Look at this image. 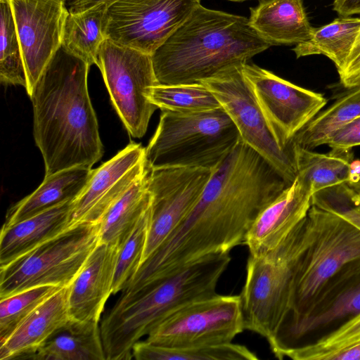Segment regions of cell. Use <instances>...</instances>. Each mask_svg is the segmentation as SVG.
<instances>
[{"mask_svg":"<svg viewBox=\"0 0 360 360\" xmlns=\"http://www.w3.org/2000/svg\"><path fill=\"white\" fill-rule=\"evenodd\" d=\"M89 68L60 47L29 95L44 176L77 166L91 167L103 155L88 91Z\"/></svg>","mask_w":360,"mask_h":360,"instance_id":"obj_2","label":"cell"},{"mask_svg":"<svg viewBox=\"0 0 360 360\" xmlns=\"http://www.w3.org/2000/svg\"><path fill=\"white\" fill-rule=\"evenodd\" d=\"M289 185L240 139L213 170L195 206L141 264V274L148 281L160 280L243 244L259 214Z\"/></svg>","mask_w":360,"mask_h":360,"instance_id":"obj_1","label":"cell"},{"mask_svg":"<svg viewBox=\"0 0 360 360\" xmlns=\"http://www.w3.org/2000/svg\"><path fill=\"white\" fill-rule=\"evenodd\" d=\"M271 46L249 18L200 4L151 58L158 84H200Z\"/></svg>","mask_w":360,"mask_h":360,"instance_id":"obj_3","label":"cell"},{"mask_svg":"<svg viewBox=\"0 0 360 360\" xmlns=\"http://www.w3.org/2000/svg\"><path fill=\"white\" fill-rule=\"evenodd\" d=\"M328 360H360V342L333 353Z\"/></svg>","mask_w":360,"mask_h":360,"instance_id":"obj_41","label":"cell"},{"mask_svg":"<svg viewBox=\"0 0 360 360\" xmlns=\"http://www.w3.org/2000/svg\"><path fill=\"white\" fill-rule=\"evenodd\" d=\"M325 145L330 148L352 149L360 146V116L335 129Z\"/></svg>","mask_w":360,"mask_h":360,"instance_id":"obj_37","label":"cell"},{"mask_svg":"<svg viewBox=\"0 0 360 360\" xmlns=\"http://www.w3.org/2000/svg\"><path fill=\"white\" fill-rule=\"evenodd\" d=\"M200 5V0H118L106 10L105 39L149 55Z\"/></svg>","mask_w":360,"mask_h":360,"instance_id":"obj_12","label":"cell"},{"mask_svg":"<svg viewBox=\"0 0 360 360\" xmlns=\"http://www.w3.org/2000/svg\"><path fill=\"white\" fill-rule=\"evenodd\" d=\"M61 288L39 285L1 298L0 340L8 337L39 305Z\"/></svg>","mask_w":360,"mask_h":360,"instance_id":"obj_35","label":"cell"},{"mask_svg":"<svg viewBox=\"0 0 360 360\" xmlns=\"http://www.w3.org/2000/svg\"><path fill=\"white\" fill-rule=\"evenodd\" d=\"M117 1L118 0H70L68 11L70 13H78L99 4H104L109 6Z\"/></svg>","mask_w":360,"mask_h":360,"instance_id":"obj_40","label":"cell"},{"mask_svg":"<svg viewBox=\"0 0 360 360\" xmlns=\"http://www.w3.org/2000/svg\"><path fill=\"white\" fill-rule=\"evenodd\" d=\"M243 72L277 143L290 149L293 138L322 110L327 99L254 64H245Z\"/></svg>","mask_w":360,"mask_h":360,"instance_id":"obj_13","label":"cell"},{"mask_svg":"<svg viewBox=\"0 0 360 360\" xmlns=\"http://www.w3.org/2000/svg\"><path fill=\"white\" fill-rule=\"evenodd\" d=\"M150 170L146 148L129 143L94 169L87 184L72 201L69 228L99 224L112 205Z\"/></svg>","mask_w":360,"mask_h":360,"instance_id":"obj_16","label":"cell"},{"mask_svg":"<svg viewBox=\"0 0 360 360\" xmlns=\"http://www.w3.org/2000/svg\"><path fill=\"white\" fill-rule=\"evenodd\" d=\"M94 169L77 166L44 176L40 186L13 206L2 228L11 226L61 203L74 200L89 181Z\"/></svg>","mask_w":360,"mask_h":360,"instance_id":"obj_22","label":"cell"},{"mask_svg":"<svg viewBox=\"0 0 360 360\" xmlns=\"http://www.w3.org/2000/svg\"><path fill=\"white\" fill-rule=\"evenodd\" d=\"M312 205L340 215L360 230V196L348 184L314 193Z\"/></svg>","mask_w":360,"mask_h":360,"instance_id":"obj_36","label":"cell"},{"mask_svg":"<svg viewBox=\"0 0 360 360\" xmlns=\"http://www.w3.org/2000/svg\"><path fill=\"white\" fill-rule=\"evenodd\" d=\"M360 313V260L333 276L323 287L307 312L280 332L275 356L290 342L299 340L314 330Z\"/></svg>","mask_w":360,"mask_h":360,"instance_id":"obj_17","label":"cell"},{"mask_svg":"<svg viewBox=\"0 0 360 360\" xmlns=\"http://www.w3.org/2000/svg\"><path fill=\"white\" fill-rule=\"evenodd\" d=\"M340 82L346 89L360 86V30L343 69L338 72Z\"/></svg>","mask_w":360,"mask_h":360,"instance_id":"obj_38","label":"cell"},{"mask_svg":"<svg viewBox=\"0 0 360 360\" xmlns=\"http://www.w3.org/2000/svg\"><path fill=\"white\" fill-rule=\"evenodd\" d=\"M307 219L311 240L297 268L290 311L282 326L295 323L328 282L348 264L360 260V230L340 215L311 205Z\"/></svg>","mask_w":360,"mask_h":360,"instance_id":"obj_7","label":"cell"},{"mask_svg":"<svg viewBox=\"0 0 360 360\" xmlns=\"http://www.w3.org/2000/svg\"><path fill=\"white\" fill-rule=\"evenodd\" d=\"M290 146L297 177L310 188L313 195L351 181L354 161L352 149L330 148L322 153L293 143Z\"/></svg>","mask_w":360,"mask_h":360,"instance_id":"obj_24","label":"cell"},{"mask_svg":"<svg viewBox=\"0 0 360 360\" xmlns=\"http://www.w3.org/2000/svg\"><path fill=\"white\" fill-rule=\"evenodd\" d=\"M243 66L230 68L201 83L214 95L229 115L242 141L267 160L290 184L297 176L291 146L283 150L277 143L243 74Z\"/></svg>","mask_w":360,"mask_h":360,"instance_id":"obj_11","label":"cell"},{"mask_svg":"<svg viewBox=\"0 0 360 360\" xmlns=\"http://www.w3.org/2000/svg\"><path fill=\"white\" fill-rule=\"evenodd\" d=\"M240 133L222 108L178 113L162 110L146 148L151 169L195 167L215 169L240 141Z\"/></svg>","mask_w":360,"mask_h":360,"instance_id":"obj_6","label":"cell"},{"mask_svg":"<svg viewBox=\"0 0 360 360\" xmlns=\"http://www.w3.org/2000/svg\"><path fill=\"white\" fill-rule=\"evenodd\" d=\"M359 193V196H360V193Z\"/></svg>","mask_w":360,"mask_h":360,"instance_id":"obj_44","label":"cell"},{"mask_svg":"<svg viewBox=\"0 0 360 360\" xmlns=\"http://www.w3.org/2000/svg\"><path fill=\"white\" fill-rule=\"evenodd\" d=\"M212 172L195 167L150 169L152 214L142 264L195 206Z\"/></svg>","mask_w":360,"mask_h":360,"instance_id":"obj_14","label":"cell"},{"mask_svg":"<svg viewBox=\"0 0 360 360\" xmlns=\"http://www.w3.org/2000/svg\"><path fill=\"white\" fill-rule=\"evenodd\" d=\"M148 99L162 110L193 113L221 108L214 95L202 83L157 84L147 93Z\"/></svg>","mask_w":360,"mask_h":360,"instance_id":"obj_31","label":"cell"},{"mask_svg":"<svg viewBox=\"0 0 360 360\" xmlns=\"http://www.w3.org/2000/svg\"><path fill=\"white\" fill-rule=\"evenodd\" d=\"M360 116V86L347 89L326 110H321L293 138L291 143L314 149L325 143L338 128Z\"/></svg>","mask_w":360,"mask_h":360,"instance_id":"obj_29","label":"cell"},{"mask_svg":"<svg viewBox=\"0 0 360 360\" xmlns=\"http://www.w3.org/2000/svg\"><path fill=\"white\" fill-rule=\"evenodd\" d=\"M357 193H360V171L355 174L348 184Z\"/></svg>","mask_w":360,"mask_h":360,"instance_id":"obj_42","label":"cell"},{"mask_svg":"<svg viewBox=\"0 0 360 360\" xmlns=\"http://www.w3.org/2000/svg\"><path fill=\"white\" fill-rule=\"evenodd\" d=\"M313 193L297 176L257 216L244 243L250 255H265L278 245L307 216Z\"/></svg>","mask_w":360,"mask_h":360,"instance_id":"obj_18","label":"cell"},{"mask_svg":"<svg viewBox=\"0 0 360 360\" xmlns=\"http://www.w3.org/2000/svg\"><path fill=\"white\" fill-rule=\"evenodd\" d=\"M72 201L61 203L11 226L2 228L0 266L68 229Z\"/></svg>","mask_w":360,"mask_h":360,"instance_id":"obj_23","label":"cell"},{"mask_svg":"<svg viewBox=\"0 0 360 360\" xmlns=\"http://www.w3.org/2000/svg\"><path fill=\"white\" fill-rule=\"evenodd\" d=\"M152 205L119 245L112 294L122 291L140 268L150 225Z\"/></svg>","mask_w":360,"mask_h":360,"instance_id":"obj_34","label":"cell"},{"mask_svg":"<svg viewBox=\"0 0 360 360\" xmlns=\"http://www.w3.org/2000/svg\"><path fill=\"white\" fill-rule=\"evenodd\" d=\"M108 8L103 4L84 11L69 12L65 23L61 47L90 66L97 64L98 50L105 39L103 24Z\"/></svg>","mask_w":360,"mask_h":360,"instance_id":"obj_28","label":"cell"},{"mask_svg":"<svg viewBox=\"0 0 360 360\" xmlns=\"http://www.w3.org/2000/svg\"><path fill=\"white\" fill-rule=\"evenodd\" d=\"M27 359L106 360L98 322L70 319Z\"/></svg>","mask_w":360,"mask_h":360,"instance_id":"obj_25","label":"cell"},{"mask_svg":"<svg viewBox=\"0 0 360 360\" xmlns=\"http://www.w3.org/2000/svg\"><path fill=\"white\" fill-rule=\"evenodd\" d=\"M229 1H245V0H229Z\"/></svg>","mask_w":360,"mask_h":360,"instance_id":"obj_43","label":"cell"},{"mask_svg":"<svg viewBox=\"0 0 360 360\" xmlns=\"http://www.w3.org/2000/svg\"><path fill=\"white\" fill-rule=\"evenodd\" d=\"M332 6L340 16L360 15V0H333Z\"/></svg>","mask_w":360,"mask_h":360,"instance_id":"obj_39","label":"cell"},{"mask_svg":"<svg viewBox=\"0 0 360 360\" xmlns=\"http://www.w3.org/2000/svg\"><path fill=\"white\" fill-rule=\"evenodd\" d=\"M96 65L126 129L132 137L141 138L158 108L147 98L148 90L158 84L151 55L105 39Z\"/></svg>","mask_w":360,"mask_h":360,"instance_id":"obj_9","label":"cell"},{"mask_svg":"<svg viewBox=\"0 0 360 360\" xmlns=\"http://www.w3.org/2000/svg\"><path fill=\"white\" fill-rule=\"evenodd\" d=\"M27 80L28 96L61 47L69 14L63 0H9Z\"/></svg>","mask_w":360,"mask_h":360,"instance_id":"obj_15","label":"cell"},{"mask_svg":"<svg viewBox=\"0 0 360 360\" xmlns=\"http://www.w3.org/2000/svg\"><path fill=\"white\" fill-rule=\"evenodd\" d=\"M244 329L240 295L216 294L169 314L153 328L146 340L169 347L226 344Z\"/></svg>","mask_w":360,"mask_h":360,"instance_id":"obj_10","label":"cell"},{"mask_svg":"<svg viewBox=\"0 0 360 360\" xmlns=\"http://www.w3.org/2000/svg\"><path fill=\"white\" fill-rule=\"evenodd\" d=\"M249 21L271 45L307 41L315 30L309 21L302 0H261L257 6L250 8Z\"/></svg>","mask_w":360,"mask_h":360,"instance_id":"obj_21","label":"cell"},{"mask_svg":"<svg viewBox=\"0 0 360 360\" xmlns=\"http://www.w3.org/2000/svg\"><path fill=\"white\" fill-rule=\"evenodd\" d=\"M119 246L100 242L68 286L70 318L99 322L105 304L112 294Z\"/></svg>","mask_w":360,"mask_h":360,"instance_id":"obj_19","label":"cell"},{"mask_svg":"<svg viewBox=\"0 0 360 360\" xmlns=\"http://www.w3.org/2000/svg\"><path fill=\"white\" fill-rule=\"evenodd\" d=\"M360 342V313L313 343L282 349L277 358L294 360H328L335 352Z\"/></svg>","mask_w":360,"mask_h":360,"instance_id":"obj_33","label":"cell"},{"mask_svg":"<svg viewBox=\"0 0 360 360\" xmlns=\"http://www.w3.org/2000/svg\"><path fill=\"white\" fill-rule=\"evenodd\" d=\"M63 1H65V0H63Z\"/></svg>","mask_w":360,"mask_h":360,"instance_id":"obj_45","label":"cell"},{"mask_svg":"<svg viewBox=\"0 0 360 360\" xmlns=\"http://www.w3.org/2000/svg\"><path fill=\"white\" fill-rule=\"evenodd\" d=\"M136 360H256L257 356L244 345H220L169 347L138 341L132 347Z\"/></svg>","mask_w":360,"mask_h":360,"instance_id":"obj_30","label":"cell"},{"mask_svg":"<svg viewBox=\"0 0 360 360\" xmlns=\"http://www.w3.org/2000/svg\"><path fill=\"white\" fill-rule=\"evenodd\" d=\"M150 172L136 181L105 213L98 224L100 242L119 246L150 207Z\"/></svg>","mask_w":360,"mask_h":360,"instance_id":"obj_26","label":"cell"},{"mask_svg":"<svg viewBox=\"0 0 360 360\" xmlns=\"http://www.w3.org/2000/svg\"><path fill=\"white\" fill-rule=\"evenodd\" d=\"M229 252L212 254L127 295L121 294L100 325L106 360L133 359L132 347L165 317L216 292Z\"/></svg>","mask_w":360,"mask_h":360,"instance_id":"obj_4","label":"cell"},{"mask_svg":"<svg viewBox=\"0 0 360 360\" xmlns=\"http://www.w3.org/2000/svg\"><path fill=\"white\" fill-rule=\"evenodd\" d=\"M310 240L306 217L275 248L249 255L240 294L245 329L265 338L271 350L289 315L295 274Z\"/></svg>","mask_w":360,"mask_h":360,"instance_id":"obj_5","label":"cell"},{"mask_svg":"<svg viewBox=\"0 0 360 360\" xmlns=\"http://www.w3.org/2000/svg\"><path fill=\"white\" fill-rule=\"evenodd\" d=\"M99 243V224H82L39 245L0 266V298L39 285L69 286Z\"/></svg>","mask_w":360,"mask_h":360,"instance_id":"obj_8","label":"cell"},{"mask_svg":"<svg viewBox=\"0 0 360 360\" xmlns=\"http://www.w3.org/2000/svg\"><path fill=\"white\" fill-rule=\"evenodd\" d=\"M0 81L27 86L25 68L9 0H0Z\"/></svg>","mask_w":360,"mask_h":360,"instance_id":"obj_32","label":"cell"},{"mask_svg":"<svg viewBox=\"0 0 360 360\" xmlns=\"http://www.w3.org/2000/svg\"><path fill=\"white\" fill-rule=\"evenodd\" d=\"M68 286L39 305L5 339L0 340V359H27L70 319Z\"/></svg>","mask_w":360,"mask_h":360,"instance_id":"obj_20","label":"cell"},{"mask_svg":"<svg viewBox=\"0 0 360 360\" xmlns=\"http://www.w3.org/2000/svg\"><path fill=\"white\" fill-rule=\"evenodd\" d=\"M360 30V18L340 16L331 22L315 28L307 41L296 44L292 51L296 57L323 55L334 63L338 72L347 61Z\"/></svg>","mask_w":360,"mask_h":360,"instance_id":"obj_27","label":"cell"}]
</instances>
